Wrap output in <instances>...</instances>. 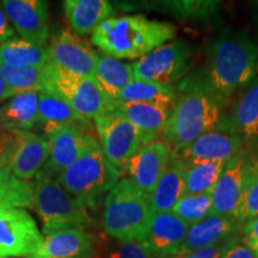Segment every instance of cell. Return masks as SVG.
<instances>
[{
    "label": "cell",
    "instance_id": "obj_1",
    "mask_svg": "<svg viewBox=\"0 0 258 258\" xmlns=\"http://www.w3.org/2000/svg\"><path fill=\"white\" fill-rule=\"evenodd\" d=\"M176 93L163 137L173 151H179L220 122L226 102L213 88L205 71L184 77Z\"/></svg>",
    "mask_w": 258,
    "mask_h": 258
},
{
    "label": "cell",
    "instance_id": "obj_2",
    "mask_svg": "<svg viewBox=\"0 0 258 258\" xmlns=\"http://www.w3.org/2000/svg\"><path fill=\"white\" fill-rule=\"evenodd\" d=\"M177 29L167 22L143 15L111 17L92 32L91 42L114 59H138L175 38Z\"/></svg>",
    "mask_w": 258,
    "mask_h": 258
},
{
    "label": "cell",
    "instance_id": "obj_3",
    "mask_svg": "<svg viewBox=\"0 0 258 258\" xmlns=\"http://www.w3.org/2000/svg\"><path fill=\"white\" fill-rule=\"evenodd\" d=\"M209 82L226 102L258 74V43L241 31L226 29L208 50Z\"/></svg>",
    "mask_w": 258,
    "mask_h": 258
},
{
    "label": "cell",
    "instance_id": "obj_4",
    "mask_svg": "<svg viewBox=\"0 0 258 258\" xmlns=\"http://www.w3.org/2000/svg\"><path fill=\"white\" fill-rule=\"evenodd\" d=\"M153 215L150 194L123 178L106 195L102 225L105 233L120 243L143 240Z\"/></svg>",
    "mask_w": 258,
    "mask_h": 258
},
{
    "label": "cell",
    "instance_id": "obj_5",
    "mask_svg": "<svg viewBox=\"0 0 258 258\" xmlns=\"http://www.w3.org/2000/svg\"><path fill=\"white\" fill-rule=\"evenodd\" d=\"M35 211L42 222V231L46 235L70 228L84 230L91 219L88 206L54 179L37 173L34 186Z\"/></svg>",
    "mask_w": 258,
    "mask_h": 258
},
{
    "label": "cell",
    "instance_id": "obj_6",
    "mask_svg": "<svg viewBox=\"0 0 258 258\" xmlns=\"http://www.w3.org/2000/svg\"><path fill=\"white\" fill-rule=\"evenodd\" d=\"M121 175L97 144L63 170L56 180L88 207L95 208L98 200L117 184Z\"/></svg>",
    "mask_w": 258,
    "mask_h": 258
},
{
    "label": "cell",
    "instance_id": "obj_7",
    "mask_svg": "<svg viewBox=\"0 0 258 258\" xmlns=\"http://www.w3.org/2000/svg\"><path fill=\"white\" fill-rule=\"evenodd\" d=\"M43 91L57 96L84 118H96L114 111L116 102L101 89L95 77H79L63 72L48 61L42 69Z\"/></svg>",
    "mask_w": 258,
    "mask_h": 258
},
{
    "label": "cell",
    "instance_id": "obj_8",
    "mask_svg": "<svg viewBox=\"0 0 258 258\" xmlns=\"http://www.w3.org/2000/svg\"><path fill=\"white\" fill-rule=\"evenodd\" d=\"M192 63V49L186 41L164 44L133 63L134 78L172 85L184 78Z\"/></svg>",
    "mask_w": 258,
    "mask_h": 258
},
{
    "label": "cell",
    "instance_id": "obj_9",
    "mask_svg": "<svg viewBox=\"0 0 258 258\" xmlns=\"http://www.w3.org/2000/svg\"><path fill=\"white\" fill-rule=\"evenodd\" d=\"M99 146L109 163L118 171L127 167L131 158L143 146L140 133L123 115L110 111L95 118Z\"/></svg>",
    "mask_w": 258,
    "mask_h": 258
},
{
    "label": "cell",
    "instance_id": "obj_10",
    "mask_svg": "<svg viewBox=\"0 0 258 258\" xmlns=\"http://www.w3.org/2000/svg\"><path fill=\"white\" fill-rule=\"evenodd\" d=\"M243 139L235 133L225 115H222L214 128L186 147L173 151V156L185 166L201 161H227L243 151Z\"/></svg>",
    "mask_w": 258,
    "mask_h": 258
},
{
    "label": "cell",
    "instance_id": "obj_11",
    "mask_svg": "<svg viewBox=\"0 0 258 258\" xmlns=\"http://www.w3.org/2000/svg\"><path fill=\"white\" fill-rule=\"evenodd\" d=\"M43 237L36 222L21 208L0 212V258H28L40 246Z\"/></svg>",
    "mask_w": 258,
    "mask_h": 258
},
{
    "label": "cell",
    "instance_id": "obj_12",
    "mask_svg": "<svg viewBox=\"0 0 258 258\" xmlns=\"http://www.w3.org/2000/svg\"><path fill=\"white\" fill-rule=\"evenodd\" d=\"M48 138V159L40 172L47 177L59 176L84 152L99 144L95 135L73 128L57 127L44 132Z\"/></svg>",
    "mask_w": 258,
    "mask_h": 258
},
{
    "label": "cell",
    "instance_id": "obj_13",
    "mask_svg": "<svg viewBox=\"0 0 258 258\" xmlns=\"http://www.w3.org/2000/svg\"><path fill=\"white\" fill-rule=\"evenodd\" d=\"M49 61L63 72L79 77L93 76L96 51L89 42L70 30H61L51 37L48 46Z\"/></svg>",
    "mask_w": 258,
    "mask_h": 258
},
{
    "label": "cell",
    "instance_id": "obj_14",
    "mask_svg": "<svg viewBox=\"0 0 258 258\" xmlns=\"http://www.w3.org/2000/svg\"><path fill=\"white\" fill-rule=\"evenodd\" d=\"M173 150L165 140L144 145L129 160L125 171L132 182L143 191L151 194L170 164Z\"/></svg>",
    "mask_w": 258,
    "mask_h": 258
},
{
    "label": "cell",
    "instance_id": "obj_15",
    "mask_svg": "<svg viewBox=\"0 0 258 258\" xmlns=\"http://www.w3.org/2000/svg\"><path fill=\"white\" fill-rule=\"evenodd\" d=\"M6 17L25 41L46 46L48 40L47 3L42 0H4Z\"/></svg>",
    "mask_w": 258,
    "mask_h": 258
},
{
    "label": "cell",
    "instance_id": "obj_16",
    "mask_svg": "<svg viewBox=\"0 0 258 258\" xmlns=\"http://www.w3.org/2000/svg\"><path fill=\"white\" fill-rule=\"evenodd\" d=\"M246 157V152L241 151L226 161L217 184L212 190L213 215L234 218L243 191Z\"/></svg>",
    "mask_w": 258,
    "mask_h": 258
},
{
    "label": "cell",
    "instance_id": "obj_17",
    "mask_svg": "<svg viewBox=\"0 0 258 258\" xmlns=\"http://www.w3.org/2000/svg\"><path fill=\"white\" fill-rule=\"evenodd\" d=\"M188 230L189 225L172 212L159 213L153 215L147 234L141 241H144L154 257H171L179 252Z\"/></svg>",
    "mask_w": 258,
    "mask_h": 258
},
{
    "label": "cell",
    "instance_id": "obj_18",
    "mask_svg": "<svg viewBox=\"0 0 258 258\" xmlns=\"http://www.w3.org/2000/svg\"><path fill=\"white\" fill-rule=\"evenodd\" d=\"M16 148L9 169L15 177L28 180L37 175L48 159V141L30 131H14Z\"/></svg>",
    "mask_w": 258,
    "mask_h": 258
},
{
    "label": "cell",
    "instance_id": "obj_19",
    "mask_svg": "<svg viewBox=\"0 0 258 258\" xmlns=\"http://www.w3.org/2000/svg\"><path fill=\"white\" fill-rule=\"evenodd\" d=\"M95 240L86 231L70 228L43 238L40 246L28 258H93Z\"/></svg>",
    "mask_w": 258,
    "mask_h": 258
},
{
    "label": "cell",
    "instance_id": "obj_20",
    "mask_svg": "<svg viewBox=\"0 0 258 258\" xmlns=\"http://www.w3.org/2000/svg\"><path fill=\"white\" fill-rule=\"evenodd\" d=\"M114 111L123 115L138 129L144 146L163 137L171 109L146 103L116 102Z\"/></svg>",
    "mask_w": 258,
    "mask_h": 258
},
{
    "label": "cell",
    "instance_id": "obj_21",
    "mask_svg": "<svg viewBox=\"0 0 258 258\" xmlns=\"http://www.w3.org/2000/svg\"><path fill=\"white\" fill-rule=\"evenodd\" d=\"M239 225L234 218L208 215L198 224L189 226L185 239L180 245L178 253L201 250L227 240L228 238L233 237Z\"/></svg>",
    "mask_w": 258,
    "mask_h": 258
},
{
    "label": "cell",
    "instance_id": "obj_22",
    "mask_svg": "<svg viewBox=\"0 0 258 258\" xmlns=\"http://www.w3.org/2000/svg\"><path fill=\"white\" fill-rule=\"evenodd\" d=\"M225 118L244 141L258 139V76L240 89L232 105L231 112Z\"/></svg>",
    "mask_w": 258,
    "mask_h": 258
},
{
    "label": "cell",
    "instance_id": "obj_23",
    "mask_svg": "<svg viewBox=\"0 0 258 258\" xmlns=\"http://www.w3.org/2000/svg\"><path fill=\"white\" fill-rule=\"evenodd\" d=\"M37 123L43 125V132L57 127H67L93 135V127L90 120L77 114L57 96L47 92H40L38 97Z\"/></svg>",
    "mask_w": 258,
    "mask_h": 258
},
{
    "label": "cell",
    "instance_id": "obj_24",
    "mask_svg": "<svg viewBox=\"0 0 258 258\" xmlns=\"http://www.w3.org/2000/svg\"><path fill=\"white\" fill-rule=\"evenodd\" d=\"M63 9L71 28L83 37L92 34L112 14V6L106 0H66Z\"/></svg>",
    "mask_w": 258,
    "mask_h": 258
},
{
    "label": "cell",
    "instance_id": "obj_25",
    "mask_svg": "<svg viewBox=\"0 0 258 258\" xmlns=\"http://www.w3.org/2000/svg\"><path fill=\"white\" fill-rule=\"evenodd\" d=\"M185 165L172 154L170 164L150 194L154 214L170 213L184 194Z\"/></svg>",
    "mask_w": 258,
    "mask_h": 258
},
{
    "label": "cell",
    "instance_id": "obj_26",
    "mask_svg": "<svg viewBox=\"0 0 258 258\" xmlns=\"http://www.w3.org/2000/svg\"><path fill=\"white\" fill-rule=\"evenodd\" d=\"M93 77L105 95L115 102L122 90L135 79L133 64L122 62L102 51L96 54Z\"/></svg>",
    "mask_w": 258,
    "mask_h": 258
},
{
    "label": "cell",
    "instance_id": "obj_27",
    "mask_svg": "<svg viewBox=\"0 0 258 258\" xmlns=\"http://www.w3.org/2000/svg\"><path fill=\"white\" fill-rule=\"evenodd\" d=\"M49 61L47 46H38L23 38L12 37L0 44V63L14 67L43 69Z\"/></svg>",
    "mask_w": 258,
    "mask_h": 258
},
{
    "label": "cell",
    "instance_id": "obj_28",
    "mask_svg": "<svg viewBox=\"0 0 258 258\" xmlns=\"http://www.w3.org/2000/svg\"><path fill=\"white\" fill-rule=\"evenodd\" d=\"M176 98V89L172 85L134 79L122 90L116 102L146 103L172 109Z\"/></svg>",
    "mask_w": 258,
    "mask_h": 258
},
{
    "label": "cell",
    "instance_id": "obj_29",
    "mask_svg": "<svg viewBox=\"0 0 258 258\" xmlns=\"http://www.w3.org/2000/svg\"><path fill=\"white\" fill-rule=\"evenodd\" d=\"M40 92L17 93L3 106L2 118L14 131H30L37 123V106Z\"/></svg>",
    "mask_w": 258,
    "mask_h": 258
},
{
    "label": "cell",
    "instance_id": "obj_30",
    "mask_svg": "<svg viewBox=\"0 0 258 258\" xmlns=\"http://www.w3.org/2000/svg\"><path fill=\"white\" fill-rule=\"evenodd\" d=\"M258 218V158L247 156L243 191L234 219L239 224Z\"/></svg>",
    "mask_w": 258,
    "mask_h": 258
},
{
    "label": "cell",
    "instance_id": "obj_31",
    "mask_svg": "<svg viewBox=\"0 0 258 258\" xmlns=\"http://www.w3.org/2000/svg\"><path fill=\"white\" fill-rule=\"evenodd\" d=\"M226 161H201L186 165L184 194L211 192L217 184Z\"/></svg>",
    "mask_w": 258,
    "mask_h": 258
},
{
    "label": "cell",
    "instance_id": "obj_32",
    "mask_svg": "<svg viewBox=\"0 0 258 258\" xmlns=\"http://www.w3.org/2000/svg\"><path fill=\"white\" fill-rule=\"evenodd\" d=\"M0 74L15 95L27 91H43L42 69L14 67L0 63Z\"/></svg>",
    "mask_w": 258,
    "mask_h": 258
},
{
    "label": "cell",
    "instance_id": "obj_33",
    "mask_svg": "<svg viewBox=\"0 0 258 258\" xmlns=\"http://www.w3.org/2000/svg\"><path fill=\"white\" fill-rule=\"evenodd\" d=\"M212 191L202 194H183L177 201L172 213L191 226L212 214Z\"/></svg>",
    "mask_w": 258,
    "mask_h": 258
},
{
    "label": "cell",
    "instance_id": "obj_34",
    "mask_svg": "<svg viewBox=\"0 0 258 258\" xmlns=\"http://www.w3.org/2000/svg\"><path fill=\"white\" fill-rule=\"evenodd\" d=\"M34 206V186L12 176L0 183V212Z\"/></svg>",
    "mask_w": 258,
    "mask_h": 258
},
{
    "label": "cell",
    "instance_id": "obj_35",
    "mask_svg": "<svg viewBox=\"0 0 258 258\" xmlns=\"http://www.w3.org/2000/svg\"><path fill=\"white\" fill-rule=\"evenodd\" d=\"M219 5L218 2L209 0H182V2L170 3L171 10L179 15L180 17L186 18H206L214 14Z\"/></svg>",
    "mask_w": 258,
    "mask_h": 258
},
{
    "label": "cell",
    "instance_id": "obj_36",
    "mask_svg": "<svg viewBox=\"0 0 258 258\" xmlns=\"http://www.w3.org/2000/svg\"><path fill=\"white\" fill-rule=\"evenodd\" d=\"M106 258H154V256L144 241L137 240L120 243Z\"/></svg>",
    "mask_w": 258,
    "mask_h": 258
},
{
    "label": "cell",
    "instance_id": "obj_37",
    "mask_svg": "<svg viewBox=\"0 0 258 258\" xmlns=\"http://www.w3.org/2000/svg\"><path fill=\"white\" fill-rule=\"evenodd\" d=\"M231 238H228L227 240L221 241V243L213 245V246L205 247V249L191 251V252L177 253L171 257H165V258H221L222 253H224L226 246H227L228 241H230Z\"/></svg>",
    "mask_w": 258,
    "mask_h": 258
},
{
    "label": "cell",
    "instance_id": "obj_38",
    "mask_svg": "<svg viewBox=\"0 0 258 258\" xmlns=\"http://www.w3.org/2000/svg\"><path fill=\"white\" fill-rule=\"evenodd\" d=\"M16 148V138L11 132L0 133V170L9 166Z\"/></svg>",
    "mask_w": 258,
    "mask_h": 258
},
{
    "label": "cell",
    "instance_id": "obj_39",
    "mask_svg": "<svg viewBox=\"0 0 258 258\" xmlns=\"http://www.w3.org/2000/svg\"><path fill=\"white\" fill-rule=\"evenodd\" d=\"M243 243L258 258V218L251 219L243 226Z\"/></svg>",
    "mask_w": 258,
    "mask_h": 258
},
{
    "label": "cell",
    "instance_id": "obj_40",
    "mask_svg": "<svg viewBox=\"0 0 258 258\" xmlns=\"http://www.w3.org/2000/svg\"><path fill=\"white\" fill-rule=\"evenodd\" d=\"M221 258H256L249 247L237 237H232Z\"/></svg>",
    "mask_w": 258,
    "mask_h": 258
},
{
    "label": "cell",
    "instance_id": "obj_41",
    "mask_svg": "<svg viewBox=\"0 0 258 258\" xmlns=\"http://www.w3.org/2000/svg\"><path fill=\"white\" fill-rule=\"evenodd\" d=\"M14 28H12L11 23H10L9 18L6 17L3 5L0 4V44H2L3 42L14 37Z\"/></svg>",
    "mask_w": 258,
    "mask_h": 258
},
{
    "label": "cell",
    "instance_id": "obj_42",
    "mask_svg": "<svg viewBox=\"0 0 258 258\" xmlns=\"http://www.w3.org/2000/svg\"><path fill=\"white\" fill-rule=\"evenodd\" d=\"M14 96L15 93L12 92V90L10 89L8 85H6L4 78H3L2 74H0V102L11 98V97Z\"/></svg>",
    "mask_w": 258,
    "mask_h": 258
},
{
    "label": "cell",
    "instance_id": "obj_43",
    "mask_svg": "<svg viewBox=\"0 0 258 258\" xmlns=\"http://www.w3.org/2000/svg\"><path fill=\"white\" fill-rule=\"evenodd\" d=\"M14 176L11 173V171L8 167H5V169H2L0 170V183L5 182V180H8L9 178H11V177Z\"/></svg>",
    "mask_w": 258,
    "mask_h": 258
},
{
    "label": "cell",
    "instance_id": "obj_44",
    "mask_svg": "<svg viewBox=\"0 0 258 258\" xmlns=\"http://www.w3.org/2000/svg\"><path fill=\"white\" fill-rule=\"evenodd\" d=\"M3 132H11L12 133V131L9 128V125L5 123V121L3 120V118H0V133H3Z\"/></svg>",
    "mask_w": 258,
    "mask_h": 258
},
{
    "label": "cell",
    "instance_id": "obj_45",
    "mask_svg": "<svg viewBox=\"0 0 258 258\" xmlns=\"http://www.w3.org/2000/svg\"><path fill=\"white\" fill-rule=\"evenodd\" d=\"M3 106H4V103L0 102V118H2V115H3Z\"/></svg>",
    "mask_w": 258,
    "mask_h": 258
},
{
    "label": "cell",
    "instance_id": "obj_46",
    "mask_svg": "<svg viewBox=\"0 0 258 258\" xmlns=\"http://www.w3.org/2000/svg\"><path fill=\"white\" fill-rule=\"evenodd\" d=\"M257 144H258V139H257Z\"/></svg>",
    "mask_w": 258,
    "mask_h": 258
}]
</instances>
